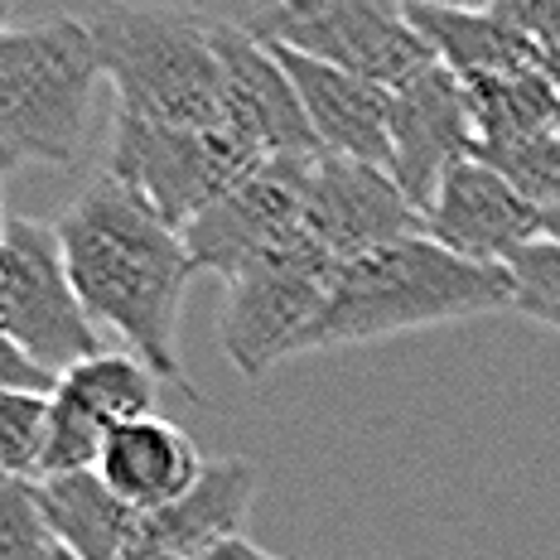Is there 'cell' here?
Here are the masks:
<instances>
[{
  "mask_svg": "<svg viewBox=\"0 0 560 560\" xmlns=\"http://www.w3.org/2000/svg\"><path fill=\"white\" fill-rule=\"evenodd\" d=\"M54 232L88 319L112 329L126 343V353L140 358L165 387L184 392L189 401H203L174 343L184 290L194 276L179 232L160 223L112 174H97L58 213Z\"/></svg>",
  "mask_w": 560,
  "mask_h": 560,
  "instance_id": "1",
  "label": "cell"
},
{
  "mask_svg": "<svg viewBox=\"0 0 560 560\" xmlns=\"http://www.w3.org/2000/svg\"><path fill=\"white\" fill-rule=\"evenodd\" d=\"M512 310V271L478 266L445 252L425 232L382 242L334 271L329 305L314 324L310 348L382 343L396 334L459 324Z\"/></svg>",
  "mask_w": 560,
  "mask_h": 560,
  "instance_id": "2",
  "label": "cell"
},
{
  "mask_svg": "<svg viewBox=\"0 0 560 560\" xmlns=\"http://www.w3.org/2000/svg\"><path fill=\"white\" fill-rule=\"evenodd\" d=\"M92 39L121 116L170 131L228 126V78L213 44V15L112 10L92 20Z\"/></svg>",
  "mask_w": 560,
  "mask_h": 560,
  "instance_id": "3",
  "label": "cell"
},
{
  "mask_svg": "<svg viewBox=\"0 0 560 560\" xmlns=\"http://www.w3.org/2000/svg\"><path fill=\"white\" fill-rule=\"evenodd\" d=\"M102 78L88 20L0 30V174L73 165Z\"/></svg>",
  "mask_w": 560,
  "mask_h": 560,
  "instance_id": "4",
  "label": "cell"
},
{
  "mask_svg": "<svg viewBox=\"0 0 560 560\" xmlns=\"http://www.w3.org/2000/svg\"><path fill=\"white\" fill-rule=\"evenodd\" d=\"M334 271L338 261L300 228L237 280H228V305L218 324L228 363L247 382H261L276 363L310 353L314 324L329 305Z\"/></svg>",
  "mask_w": 560,
  "mask_h": 560,
  "instance_id": "5",
  "label": "cell"
},
{
  "mask_svg": "<svg viewBox=\"0 0 560 560\" xmlns=\"http://www.w3.org/2000/svg\"><path fill=\"white\" fill-rule=\"evenodd\" d=\"M242 30L266 49L314 58L387 92L435 63L401 5H387V0H290V5L256 10L242 20Z\"/></svg>",
  "mask_w": 560,
  "mask_h": 560,
  "instance_id": "6",
  "label": "cell"
},
{
  "mask_svg": "<svg viewBox=\"0 0 560 560\" xmlns=\"http://www.w3.org/2000/svg\"><path fill=\"white\" fill-rule=\"evenodd\" d=\"M256 165H261V155L228 126L170 131V126H150L116 112L107 174L174 232H184L198 213H208Z\"/></svg>",
  "mask_w": 560,
  "mask_h": 560,
  "instance_id": "7",
  "label": "cell"
},
{
  "mask_svg": "<svg viewBox=\"0 0 560 560\" xmlns=\"http://www.w3.org/2000/svg\"><path fill=\"white\" fill-rule=\"evenodd\" d=\"M0 334L54 377L102 353L97 324L88 319L83 300L68 276L63 247L49 223L5 218L0 232Z\"/></svg>",
  "mask_w": 560,
  "mask_h": 560,
  "instance_id": "8",
  "label": "cell"
},
{
  "mask_svg": "<svg viewBox=\"0 0 560 560\" xmlns=\"http://www.w3.org/2000/svg\"><path fill=\"white\" fill-rule=\"evenodd\" d=\"M314 155L261 160L237 189H228L208 213H198L179 232L194 271L237 280L252 261L276 252L285 237L305 228V179Z\"/></svg>",
  "mask_w": 560,
  "mask_h": 560,
  "instance_id": "9",
  "label": "cell"
},
{
  "mask_svg": "<svg viewBox=\"0 0 560 560\" xmlns=\"http://www.w3.org/2000/svg\"><path fill=\"white\" fill-rule=\"evenodd\" d=\"M160 377L131 353H92L68 368L49 396V435H44L39 478L88 474L116 425L155 416Z\"/></svg>",
  "mask_w": 560,
  "mask_h": 560,
  "instance_id": "10",
  "label": "cell"
},
{
  "mask_svg": "<svg viewBox=\"0 0 560 560\" xmlns=\"http://www.w3.org/2000/svg\"><path fill=\"white\" fill-rule=\"evenodd\" d=\"M387 174L416 213H425L450 170L478 155V131L464 83L445 63L420 68L411 83L387 92Z\"/></svg>",
  "mask_w": 560,
  "mask_h": 560,
  "instance_id": "11",
  "label": "cell"
},
{
  "mask_svg": "<svg viewBox=\"0 0 560 560\" xmlns=\"http://www.w3.org/2000/svg\"><path fill=\"white\" fill-rule=\"evenodd\" d=\"M305 232L343 266L382 242L416 237L420 213L406 203L387 170L319 150L305 179Z\"/></svg>",
  "mask_w": 560,
  "mask_h": 560,
  "instance_id": "12",
  "label": "cell"
},
{
  "mask_svg": "<svg viewBox=\"0 0 560 560\" xmlns=\"http://www.w3.org/2000/svg\"><path fill=\"white\" fill-rule=\"evenodd\" d=\"M420 232L464 261L508 266L517 252L541 242V213L483 160H464L420 213Z\"/></svg>",
  "mask_w": 560,
  "mask_h": 560,
  "instance_id": "13",
  "label": "cell"
},
{
  "mask_svg": "<svg viewBox=\"0 0 560 560\" xmlns=\"http://www.w3.org/2000/svg\"><path fill=\"white\" fill-rule=\"evenodd\" d=\"M213 44L228 78V131H237L261 160L319 155L300 92L285 78L276 49H266L232 20H213Z\"/></svg>",
  "mask_w": 560,
  "mask_h": 560,
  "instance_id": "14",
  "label": "cell"
},
{
  "mask_svg": "<svg viewBox=\"0 0 560 560\" xmlns=\"http://www.w3.org/2000/svg\"><path fill=\"white\" fill-rule=\"evenodd\" d=\"M256 483H261V474L252 459H208L203 478L179 503L140 517L131 560H184L213 551L223 541H237Z\"/></svg>",
  "mask_w": 560,
  "mask_h": 560,
  "instance_id": "15",
  "label": "cell"
},
{
  "mask_svg": "<svg viewBox=\"0 0 560 560\" xmlns=\"http://www.w3.org/2000/svg\"><path fill=\"white\" fill-rule=\"evenodd\" d=\"M203 469L208 459L198 454V445L165 416H136L116 425L97 454V478L136 517L179 503L203 478Z\"/></svg>",
  "mask_w": 560,
  "mask_h": 560,
  "instance_id": "16",
  "label": "cell"
},
{
  "mask_svg": "<svg viewBox=\"0 0 560 560\" xmlns=\"http://www.w3.org/2000/svg\"><path fill=\"white\" fill-rule=\"evenodd\" d=\"M285 78L300 92V107L310 116V131L324 155H343L358 165L387 170L392 140H387V88H372L363 78H348L338 68H324L314 58L276 49Z\"/></svg>",
  "mask_w": 560,
  "mask_h": 560,
  "instance_id": "17",
  "label": "cell"
},
{
  "mask_svg": "<svg viewBox=\"0 0 560 560\" xmlns=\"http://www.w3.org/2000/svg\"><path fill=\"white\" fill-rule=\"evenodd\" d=\"M401 15L416 25L435 63H445L459 83L493 73L541 68V49L522 30H512L493 5H445V0H406Z\"/></svg>",
  "mask_w": 560,
  "mask_h": 560,
  "instance_id": "18",
  "label": "cell"
},
{
  "mask_svg": "<svg viewBox=\"0 0 560 560\" xmlns=\"http://www.w3.org/2000/svg\"><path fill=\"white\" fill-rule=\"evenodd\" d=\"M39 483V503L49 517L54 541L78 560H131L140 517L121 498L88 474H58V478H34Z\"/></svg>",
  "mask_w": 560,
  "mask_h": 560,
  "instance_id": "19",
  "label": "cell"
},
{
  "mask_svg": "<svg viewBox=\"0 0 560 560\" xmlns=\"http://www.w3.org/2000/svg\"><path fill=\"white\" fill-rule=\"evenodd\" d=\"M464 97H469L478 145H508V140L546 136L560 126V97H556V88L546 83L541 68L469 78Z\"/></svg>",
  "mask_w": 560,
  "mask_h": 560,
  "instance_id": "20",
  "label": "cell"
},
{
  "mask_svg": "<svg viewBox=\"0 0 560 560\" xmlns=\"http://www.w3.org/2000/svg\"><path fill=\"white\" fill-rule=\"evenodd\" d=\"M474 160H483L488 170L503 174L541 218L560 208V131L508 140V145H478Z\"/></svg>",
  "mask_w": 560,
  "mask_h": 560,
  "instance_id": "21",
  "label": "cell"
},
{
  "mask_svg": "<svg viewBox=\"0 0 560 560\" xmlns=\"http://www.w3.org/2000/svg\"><path fill=\"white\" fill-rule=\"evenodd\" d=\"M44 435H49V396H0V478H39Z\"/></svg>",
  "mask_w": 560,
  "mask_h": 560,
  "instance_id": "22",
  "label": "cell"
},
{
  "mask_svg": "<svg viewBox=\"0 0 560 560\" xmlns=\"http://www.w3.org/2000/svg\"><path fill=\"white\" fill-rule=\"evenodd\" d=\"M54 532L39 503L34 478H0V560H44L54 551Z\"/></svg>",
  "mask_w": 560,
  "mask_h": 560,
  "instance_id": "23",
  "label": "cell"
},
{
  "mask_svg": "<svg viewBox=\"0 0 560 560\" xmlns=\"http://www.w3.org/2000/svg\"><path fill=\"white\" fill-rule=\"evenodd\" d=\"M512 271V310L532 324L560 334V242H532L508 261Z\"/></svg>",
  "mask_w": 560,
  "mask_h": 560,
  "instance_id": "24",
  "label": "cell"
},
{
  "mask_svg": "<svg viewBox=\"0 0 560 560\" xmlns=\"http://www.w3.org/2000/svg\"><path fill=\"white\" fill-rule=\"evenodd\" d=\"M498 15L522 30L541 54L560 49V0H498Z\"/></svg>",
  "mask_w": 560,
  "mask_h": 560,
  "instance_id": "25",
  "label": "cell"
},
{
  "mask_svg": "<svg viewBox=\"0 0 560 560\" xmlns=\"http://www.w3.org/2000/svg\"><path fill=\"white\" fill-rule=\"evenodd\" d=\"M58 377L49 368H39L15 338L0 334V396L5 392H30V396H54Z\"/></svg>",
  "mask_w": 560,
  "mask_h": 560,
  "instance_id": "26",
  "label": "cell"
},
{
  "mask_svg": "<svg viewBox=\"0 0 560 560\" xmlns=\"http://www.w3.org/2000/svg\"><path fill=\"white\" fill-rule=\"evenodd\" d=\"M184 560H276L271 551H261V546H252L247 536H237V541H223V546H213V551H203V556H184Z\"/></svg>",
  "mask_w": 560,
  "mask_h": 560,
  "instance_id": "27",
  "label": "cell"
},
{
  "mask_svg": "<svg viewBox=\"0 0 560 560\" xmlns=\"http://www.w3.org/2000/svg\"><path fill=\"white\" fill-rule=\"evenodd\" d=\"M541 73H546V83H551V88H556V97H560V49L541 54Z\"/></svg>",
  "mask_w": 560,
  "mask_h": 560,
  "instance_id": "28",
  "label": "cell"
},
{
  "mask_svg": "<svg viewBox=\"0 0 560 560\" xmlns=\"http://www.w3.org/2000/svg\"><path fill=\"white\" fill-rule=\"evenodd\" d=\"M44 560H78V556H68V551H63V546H54V551H49V556H44Z\"/></svg>",
  "mask_w": 560,
  "mask_h": 560,
  "instance_id": "29",
  "label": "cell"
},
{
  "mask_svg": "<svg viewBox=\"0 0 560 560\" xmlns=\"http://www.w3.org/2000/svg\"><path fill=\"white\" fill-rule=\"evenodd\" d=\"M5 20H10V10H5V5H0V30H5Z\"/></svg>",
  "mask_w": 560,
  "mask_h": 560,
  "instance_id": "30",
  "label": "cell"
},
{
  "mask_svg": "<svg viewBox=\"0 0 560 560\" xmlns=\"http://www.w3.org/2000/svg\"><path fill=\"white\" fill-rule=\"evenodd\" d=\"M0 232H5V213H0Z\"/></svg>",
  "mask_w": 560,
  "mask_h": 560,
  "instance_id": "31",
  "label": "cell"
},
{
  "mask_svg": "<svg viewBox=\"0 0 560 560\" xmlns=\"http://www.w3.org/2000/svg\"><path fill=\"white\" fill-rule=\"evenodd\" d=\"M556 131H560V126H556Z\"/></svg>",
  "mask_w": 560,
  "mask_h": 560,
  "instance_id": "32",
  "label": "cell"
}]
</instances>
